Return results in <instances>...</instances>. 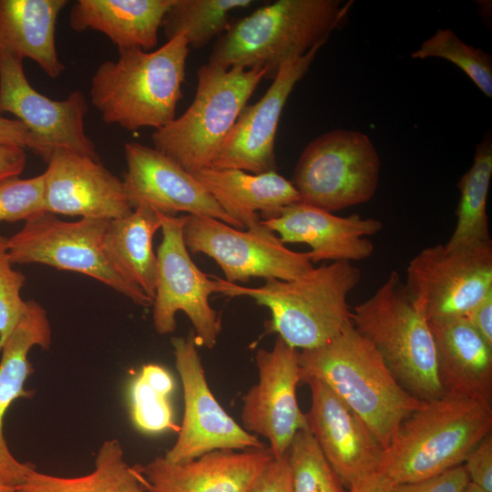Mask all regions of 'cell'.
<instances>
[{"instance_id": "obj_41", "label": "cell", "mask_w": 492, "mask_h": 492, "mask_svg": "<svg viewBox=\"0 0 492 492\" xmlns=\"http://www.w3.org/2000/svg\"><path fill=\"white\" fill-rule=\"evenodd\" d=\"M26 149L18 146H0V182L17 178L26 164Z\"/></svg>"}, {"instance_id": "obj_3", "label": "cell", "mask_w": 492, "mask_h": 492, "mask_svg": "<svg viewBox=\"0 0 492 492\" xmlns=\"http://www.w3.org/2000/svg\"><path fill=\"white\" fill-rule=\"evenodd\" d=\"M190 46L183 36L148 52H118L101 63L90 80V99L107 124L134 131L159 129L176 117Z\"/></svg>"}, {"instance_id": "obj_27", "label": "cell", "mask_w": 492, "mask_h": 492, "mask_svg": "<svg viewBox=\"0 0 492 492\" xmlns=\"http://www.w3.org/2000/svg\"><path fill=\"white\" fill-rule=\"evenodd\" d=\"M160 227L159 213L140 205L130 214L109 220L103 239L104 254L114 270L152 300L157 276L153 239Z\"/></svg>"}, {"instance_id": "obj_12", "label": "cell", "mask_w": 492, "mask_h": 492, "mask_svg": "<svg viewBox=\"0 0 492 492\" xmlns=\"http://www.w3.org/2000/svg\"><path fill=\"white\" fill-rule=\"evenodd\" d=\"M183 236L190 252L213 259L233 283L251 278L289 281L313 268L308 252L287 248L261 220L242 230L213 218L187 215Z\"/></svg>"}, {"instance_id": "obj_23", "label": "cell", "mask_w": 492, "mask_h": 492, "mask_svg": "<svg viewBox=\"0 0 492 492\" xmlns=\"http://www.w3.org/2000/svg\"><path fill=\"white\" fill-rule=\"evenodd\" d=\"M51 343V326L46 309L34 300L26 308L1 349L0 359V467L17 487L35 466L18 461L11 453L4 435V419L12 404L32 392L24 388L33 372L28 354L35 346L47 349Z\"/></svg>"}, {"instance_id": "obj_21", "label": "cell", "mask_w": 492, "mask_h": 492, "mask_svg": "<svg viewBox=\"0 0 492 492\" xmlns=\"http://www.w3.org/2000/svg\"><path fill=\"white\" fill-rule=\"evenodd\" d=\"M273 457L269 446L216 449L184 463L157 456L138 466L153 492H247Z\"/></svg>"}, {"instance_id": "obj_30", "label": "cell", "mask_w": 492, "mask_h": 492, "mask_svg": "<svg viewBox=\"0 0 492 492\" xmlns=\"http://www.w3.org/2000/svg\"><path fill=\"white\" fill-rule=\"evenodd\" d=\"M251 0H173L161 27L167 39L183 36L190 46L201 48L220 36L231 24L230 14Z\"/></svg>"}, {"instance_id": "obj_18", "label": "cell", "mask_w": 492, "mask_h": 492, "mask_svg": "<svg viewBox=\"0 0 492 492\" xmlns=\"http://www.w3.org/2000/svg\"><path fill=\"white\" fill-rule=\"evenodd\" d=\"M308 428L325 458L350 487L379 470L384 448L362 418L323 382L310 378Z\"/></svg>"}, {"instance_id": "obj_1", "label": "cell", "mask_w": 492, "mask_h": 492, "mask_svg": "<svg viewBox=\"0 0 492 492\" xmlns=\"http://www.w3.org/2000/svg\"><path fill=\"white\" fill-rule=\"evenodd\" d=\"M301 382H323L366 424L385 449L425 401L404 388L352 321L327 343L299 351Z\"/></svg>"}, {"instance_id": "obj_39", "label": "cell", "mask_w": 492, "mask_h": 492, "mask_svg": "<svg viewBox=\"0 0 492 492\" xmlns=\"http://www.w3.org/2000/svg\"><path fill=\"white\" fill-rule=\"evenodd\" d=\"M11 145L36 151V141L27 128L18 119L4 118L0 113V146Z\"/></svg>"}, {"instance_id": "obj_13", "label": "cell", "mask_w": 492, "mask_h": 492, "mask_svg": "<svg viewBox=\"0 0 492 492\" xmlns=\"http://www.w3.org/2000/svg\"><path fill=\"white\" fill-rule=\"evenodd\" d=\"M87 100L79 91L55 100L36 90L27 80L23 59L0 46V113L15 115L36 141L35 154L46 163L56 150H70L99 159L85 131Z\"/></svg>"}, {"instance_id": "obj_11", "label": "cell", "mask_w": 492, "mask_h": 492, "mask_svg": "<svg viewBox=\"0 0 492 492\" xmlns=\"http://www.w3.org/2000/svg\"><path fill=\"white\" fill-rule=\"evenodd\" d=\"M405 290L428 321L465 317L492 292V241L449 250L423 249L406 267Z\"/></svg>"}, {"instance_id": "obj_42", "label": "cell", "mask_w": 492, "mask_h": 492, "mask_svg": "<svg viewBox=\"0 0 492 492\" xmlns=\"http://www.w3.org/2000/svg\"><path fill=\"white\" fill-rule=\"evenodd\" d=\"M396 483L381 471H375L354 484L349 492H395Z\"/></svg>"}, {"instance_id": "obj_9", "label": "cell", "mask_w": 492, "mask_h": 492, "mask_svg": "<svg viewBox=\"0 0 492 492\" xmlns=\"http://www.w3.org/2000/svg\"><path fill=\"white\" fill-rule=\"evenodd\" d=\"M108 221L88 218L65 221L49 212L40 214L8 238L10 261L76 272L104 283L136 304L152 306L153 300L122 278L107 260L103 239Z\"/></svg>"}, {"instance_id": "obj_43", "label": "cell", "mask_w": 492, "mask_h": 492, "mask_svg": "<svg viewBox=\"0 0 492 492\" xmlns=\"http://www.w3.org/2000/svg\"><path fill=\"white\" fill-rule=\"evenodd\" d=\"M17 485L0 467V492H16Z\"/></svg>"}, {"instance_id": "obj_10", "label": "cell", "mask_w": 492, "mask_h": 492, "mask_svg": "<svg viewBox=\"0 0 492 492\" xmlns=\"http://www.w3.org/2000/svg\"><path fill=\"white\" fill-rule=\"evenodd\" d=\"M162 241L157 252V276L152 321L159 334L175 331L176 314L190 320L199 345L212 349L220 333V321L210 304L212 293L224 294L230 282L211 280L192 261L183 236L187 216L160 212Z\"/></svg>"}, {"instance_id": "obj_7", "label": "cell", "mask_w": 492, "mask_h": 492, "mask_svg": "<svg viewBox=\"0 0 492 492\" xmlns=\"http://www.w3.org/2000/svg\"><path fill=\"white\" fill-rule=\"evenodd\" d=\"M266 75L261 68L204 64L197 73L191 104L180 117L153 132V148L190 174L211 167L240 113Z\"/></svg>"}, {"instance_id": "obj_25", "label": "cell", "mask_w": 492, "mask_h": 492, "mask_svg": "<svg viewBox=\"0 0 492 492\" xmlns=\"http://www.w3.org/2000/svg\"><path fill=\"white\" fill-rule=\"evenodd\" d=\"M173 0H78L69 25L76 32L104 34L118 52L147 51L158 43L159 30Z\"/></svg>"}, {"instance_id": "obj_8", "label": "cell", "mask_w": 492, "mask_h": 492, "mask_svg": "<svg viewBox=\"0 0 492 492\" xmlns=\"http://www.w3.org/2000/svg\"><path fill=\"white\" fill-rule=\"evenodd\" d=\"M381 160L370 138L337 128L312 140L295 165L300 202L334 212L365 203L380 181Z\"/></svg>"}, {"instance_id": "obj_26", "label": "cell", "mask_w": 492, "mask_h": 492, "mask_svg": "<svg viewBox=\"0 0 492 492\" xmlns=\"http://www.w3.org/2000/svg\"><path fill=\"white\" fill-rule=\"evenodd\" d=\"M67 0H0V46L35 61L51 78L65 66L56 46V26Z\"/></svg>"}, {"instance_id": "obj_34", "label": "cell", "mask_w": 492, "mask_h": 492, "mask_svg": "<svg viewBox=\"0 0 492 492\" xmlns=\"http://www.w3.org/2000/svg\"><path fill=\"white\" fill-rule=\"evenodd\" d=\"M45 180L41 175L0 182V221L28 220L46 212Z\"/></svg>"}, {"instance_id": "obj_2", "label": "cell", "mask_w": 492, "mask_h": 492, "mask_svg": "<svg viewBox=\"0 0 492 492\" xmlns=\"http://www.w3.org/2000/svg\"><path fill=\"white\" fill-rule=\"evenodd\" d=\"M491 428V402L445 392L404 420L378 471L397 485L435 477L463 465Z\"/></svg>"}, {"instance_id": "obj_15", "label": "cell", "mask_w": 492, "mask_h": 492, "mask_svg": "<svg viewBox=\"0 0 492 492\" xmlns=\"http://www.w3.org/2000/svg\"><path fill=\"white\" fill-rule=\"evenodd\" d=\"M255 361L258 382L242 396V427L266 438L273 456L281 457L297 432L308 428L296 396L299 350L277 336L272 349L257 351Z\"/></svg>"}, {"instance_id": "obj_33", "label": "cell", "mask_w": 492, "mask_h": 492, "mask_svg": "<svg viewBox=\"0 0 492 492\" xmlns=\"http://www.w3.org/2000/svg\"><path fill=\"white\" fill-rule=\"evenodd\" d=\"M411 57L446 59L463 70L487 97H492L491 55L466 44L450 29H437Z\"/></svg>"}, {"instance_id": "obj_32", "label": "cell", "mask_w": 492, "mask_h": 492, "mask_svg": "<svg viewBox=\"0 0 492 492\" xmlns=\"http://www.w3.org/2000/svg\"><path fill=\"white\" fill-rule=\"evenodd\" d=\"M292 492H345L309 428L294 436L287 451Z\"/></svg>"}, {"instance_id": "obj_37", "label": "cell", "mask_w": 492, "mask_h": 492, "mask_svg": "<svg viewBox=\"0 0 492 492\" xmlns=\"http://www.w3.org/2000/svg\"><path fill=\"white\" fill-rule=\"evenodd\" d=\"M247 492H292L287 453L273 457L256 477Z\"/></svg>"}, {"instance_id": "obj_20", "label": "cell", "mask_w": 492, "mask_h": 492, "mask_svg": "<svg viewBox=\"0 0 492 492\" xmlns=\"http://www.w3.org/2000/svg\"><path fill=\"white\" fill-rule=\"evenodd\" d=\"M261 223L276 232L282 243H305L311 262L355 261L369 258L374 244L365 237L378 233L383 223L359 214L339 217L333 212L297 202Z\"/></svg>"}, {"instance_id": "obj_28", "label": "cell", "mask_w": 492, "mask_h": 492, "mask_svg": "<svg viewBox=\"0 0 492 492\" xmlns=\"http://www.w3.org/2000/svg\"><path fill=\"white\" fill-rule=\"evenodd\" d=\"M16 492H153L140 473L139 466H130L117 439L100 446L95 468L87 475L64 477L37 472L34 467Z\"/></svg>"}, {"instance_id": "obj_14", "label": "cell", "mask_w": 492, "mask_h": 492, "mask_svg": "<svg viewBox=\"0 0 492 492\" xmlns=\"http://www.w3.org/2000/svg\"><path fill=\"white\" fill-rule=\"evenodd\" d=\"M171 344L183 389L184 413L177 440L164 458L171 463H184L216 449L266 446L230 416L214 397L194 333L172 338Z\"/></svg>"}, {"instance_id": "obj_19", "label": "cell", "mask_w": 492, "mask_h": 492, "mask_svg": "<svg viewBox=\"0 0 492 492\" xmlns=\"http://www.w3.org/2000/svg\"><path fill=\"white\" fill-rule=\"evenodd\" d=\"M46 164L43 173L46 212L107 220L132 212L122 179L99 159L61 149Z\"/></svg>"}, {"instance_id": "obj_5", "label": "cell", "mask_w": 492, "mask_h": 492, "mask_svg": "<svg viewBox=\"0 0 492 492\" xmlns=\"http://www.w3.org/2000/svg\"><path fill=\"white\" fill-rule=\"evenodd\" d=\"M360 279L352 262L333 261L292 280H267L260 287L230 282L224 295L248 296L267 307L269 330L290 346L305 350L327 343L351 322L347 296Z\"/></svg>"}, {"instance_id": "obj_36", "label": "cell", "mask_w": 492, "mask_h": 492, "mask_svg": "<svg viewBox=\"0 0 492 492\" xmlns=\"http://www.w3.org/2000/svg\"><path fill=\"white\" fill-rule=\"evenodd\" d=\"M469 481L492 492V436H487L466 456L462 465Z\"/></svg>"}, {"instance_id": "obj_17", "label": "cell", "mask_w": 492, "mask_h": 492, "mask_svg": "<svg viewBox=\"0 0 492 492\" xmlns=\"http://www.w3.org/2000/svg\"><path fill=\"white\" fill-rule=\"evenodd\" d=\"M127 169L122 183L129 206L147 205L158 212L205 216L241 229L200 182L172 159L138 142L124 144Z\"/></svg>"}, {"instance_id": "obj_4", "label": "cell", "mask_w": 492, "mask_h": 492, "mask_svg": "<svg viewBox=\"0 0 492 492\" xmlns=\"http://www.w3.org/2000/svg\"><path fill=\"white\" fill-rule=\"evenodd\" d=\"M352 1L277 0L234 21L218 38L209 63L230 68H261L273 78L287 61L327 42Z\"/></svg>"}, {"instance_id": "obj_6", "label": "cell", "mask_w": 492, "mask_h": 492, "mask_svg": "<svg viewBox=\"0 0 492 492\" xmlns=\"http://www.w3.org/2000/svg\"><path fill=\"white\" fill-rule=\"evenodd\" d=\"M351 321L410 394L429 401L445 393L428 321L412 303L397 272L351 311Z\"/></svg>"}, {"instance_id": "obj_44", "label": "cell", "mask_w": 492, "mask_h": 492, "mask_svg": "<svg viewBox=\"0 0 492 492\" xmlns=\"http://www.w3.org/2000/svg\"><path fill=\"white\" fill-rule=\"evenodd\" d=\"M462 492H487L481 487L476 486L475 484L471 483L470 481L466 484V486L464 487Z\"/></svg>"}, {"instance_id": "obj_29", "label": "cell", "mask_w": 492, "mask_h": 492, "mask_svg": "<svg viewBox=\"0 0 492 492\" xmlns=\"http://www.w3.org/2000/svg\"><path fill=\"white\" fill-rule=\"evenodd\" d=\"M492 176V139L486 134L475 149L471 167L460 178L456 223L445 247L449 250L492 241L487 203Z\"/></svg>"}, {"instance_id": "obj_22", "label": "cell", "mask_w": 492, "mask_h": 492, "mask_svg": "<svg viewBox=\"0 0 492 492\" xmlns=\"http://www.w3.org/2000/svg\"><path fill=\"white\" fill-rule=\"evenodd\" d=\"M193 176L242 230L275 218L285 207L300 202L292 181L276 170L253 174L210 167Z\"/></svg>"}, {"instance_id": "obj_35", "label": "cell", "mask_w": 492, "mask_h": 492, "mask_svg": "<svg viewBox=\"0 0 492 492\" xmlns=\"http://www.w3.org/2000/svg\"><path fill=\"white\" fill-rule=\"evenodd\" d=\"M12 265L8 238L0 235V352L26 308V302L21 297L26 276Z\"/></svg>"}, {"instance_id": "obj_40", "label": "cell", "mask_w": 492, "mask_h": 492, "mask_svg": "<svg viewBox=\"0 0 492 492\" xmlns=\"http://www.w3.org/2000/svg\"><path fill=\"white\" fill-rule=\"evenodd\" d=\"M464 318L492 346V292L476 304Z\"/></svg>"}, {"instance_id": "obj_38", "label": "cell", "mask_w": 492, "mask_h": 492, "mask_svg": "<svg viewBox=\"0 0 492 492\" xmlns=\"http://www.w3.org/2000/svg\"><path fill=\"white\" fill-rule=\"evenodd\" d=\"M468 482L461 465L432 478L396 485L395 492H462Z\"/></svg>"}, {"instance_id": "obj_31", "label": "cell", "mask_w": 492, "mask_h": 492, "mask_svg": "<svg viewBox=\"0 0 492 492\" xmlns=\"http://www.w3.org/2000/svg\"><path fill=\"white\" fill-rule=\"evenodd\" d=\"M175 387L171 374L157 364H144L130 382V417L137 429L157 434L174 429L170 396Z\"/></svg>"}, {"instance_id": "obj_16", "label": "cell", "mask_w": 492, "mask_h": 492, "mask_svg": "<svg viewBox=\"0 0 492 492\" xmlns=\"http://www.w3.org/2000/svg\"><path fill=\"white\" fill-rule=\"evenodd\" d=\"M325 42L279 69L264 95L240 113L211 168L233 169L259 174L276 170L275 138L284 106Z\"/></svg>"}, {"instance_id": "obj_24", "label": "cell", "mask_w": 492, "mask_h": 492, "mask_svg": "<svg viewBox=\"0 0 492 492\" xmlns=\"http://www.w3.org/2000/svg\"><path fill=\"white\" fill-rule=\"evenodd\" d=\"M445 392L491 402L492 346L464 317L428 322Z\"/></svg>"}]
</instances>
